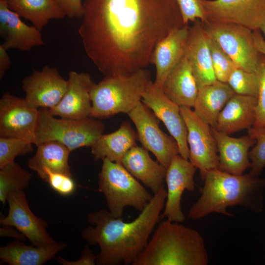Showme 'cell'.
Instances as JSON below:
<instances>
[{
  "mask_svg": "<svg viewBox=\"0 0 265 265\" xmlns=\"http://www.w3.org/2000/svg\"><path fill=\"white\" fill-rule=\"evenodd\" d=\"M167 196L164 187L154 194L147 206L131 222L117 218L106 210L89 213L88 226L81 232L89 244L98 245L96 264L132 265L143 251L160 219Z\"/></svg>",
  "mask_w": 265,
  "mask_h": 265,
  "instance_id": "7a4b0ae2",
  "label": "cell"
},
{
  "mask_svg": "<svg viewBox=\"0 0 265 265\" xmlns=\"http://www.w3.org/2000/svg\"><path fill=\"white\" fill-rule=\"evenodd\" d=\"M83 5L78 33L104 77L146 68L158 43L186 25L175 0H83Z\"/></svg>",
  "mask_w": 265,
  "mask_h": 265,
  "instance_id": "6da1fadb",
  "label": "cell"
},
{
  "mask_svg": "<svg viewBox=\"0 0 265 265\" xmlns=\"http://www.w3.org/2000/svg\"><path fill=\"white\" fill-rule=\"evenodd\" d=\"M260 31L262 34H263L265 36V23L262 26V27L260 28Z\"/></svg>",
  "mask_w": 265,
  "mask_h": 265,
  "instance_id": "7bdbcfd3",
  "label": "cell"
},
{
  "mask_svg": "<svg viewBox=\"0 0 265 265\" xmlns=\"http://www.w3.org/2000/svg\"><path fill=\"white\" fill-rule=\"evenodd\" d=\"M102 161L98 189L105 197L108 211L117 218L122 217L127 206L141 212L153 196L121 163L106 159Z\"/></svg>",
  "mask_w": 265,
  "mask_h": 265,
  "instance_id": "8992f818",
  "label": "cell"
},
{
  "mask_svg": "<svg viewBox=\"0 0 265 265\" xmlns=\"http://www.w3.org/2000/svg\"><path fill=\"white\" fill-rule=\"evenodd\" d=\"M105 124L93 117L81 119L57 118L48 108H39V118L34 144L55 141L71 151L91 147L103 134Z\"/></svg>",
  "mask_w": 265,
  "mask_h": 265,
  "instance_id": "52a82bcc",
  "label": "cell"
},
{
  "mask_svg": "<svg viewBox=\"0 0 265 265\" xmlns=\"http://www.w3.org/2000/svg\"><path fill=\"white\" fill-rule=\"evenodd\" d=\"M197 169L188 159L179 154L175 156L166 169L167 196L160 219L183 222L185 216L181 209V199L185 190L195 189L194 177Z\"/></svg>",
  "mask_w": 265,
  "mask_h": 265,
  "instance_id": "9a60e30c",
  "label": "cell"
},
{
  "mask_svg": "<svg viewBox=\"0 0 265 265\" xmlns=\"http://www.w3.org/2000/svg\"><path fill=\"white\" fill-rule=\"evenodd\" d=\"M121 163L154 194L164 187L166 168L154 160L143 147L137 145L132 147L124 156Z\"/></svg>",
  "mask_w": 265,
  "mask_h": 265,
  "instance_id": "603a6c76",
  "label": "cell"
},
{
  "mask_svg": "<svg viewBox=\"0 0 265 265\" xmlns=\"http://www.w3.org/2000/svg\"><path fill=\"white\" fill-rule=\"evenodd\" d=\"M98 254H94L88 246H85L81 253V257L77 261H70L61 256L57 258L58 262L63 265H94L96 264Z\"/></svg>",
  "mask_w": 265,
  "mask_h": 265,
  "instance_id": "f35d334b",
  "label": "cell"
},
{
  "mask_svg": "<svg viewBox=\"0 0 265 265\" xmlns=\"http://www.w3.org/2000/svg\"><path fill=\"white\" fill-rule=\"evenodd\" d=\"M203 25L207 35L218 43L238 68L255 72L259 53L254 44L253 31L235 24L207 22Z\"/></svg>",
  "mask_w": 265,
  "mask_h": 265,
  "instance_id": "ba28073f",
  "label": "cell"
},
{
  "mask_svg": "<svg viewBox=\"0 0 265 265\" xmlns=\"http://www.w3.org/2000/svg\"><path fill=\"white\" fill-rule=\"evenodd\" d=\"M200 188L199 199L190 208L188 218L201 219L213 212L232 216L226 209L240 206L254 212L264 207L265 179L250 173L234 175L218 168L208 171Z\"/></svg>",
  "mask_w": 265,
  "mask_h": 265,
  "instance_id": "3957f363",
  "label": "cell"
},
{
  "mask_svg": "<svg viewBox=\"0 0 265 265\" xmlns=\"http://www.w3.org/2000/svg\"><path fill=\"white\" fill-rule=\"evenodd\" d=\"M9 8L41 31L52 19L66 17L55 0H7Z\"/></svg>",
  "mask_w": 265,
  "mask_h": 265,
  "instance_id": "f1b7e54d",
  "label": "cell"
},
{
  "mask_svg": "<svg viewBox=\"0 0 265 265\" xmlns=\"http://www.w3.org/2000/svg\"><path fill=\"white\" fill-rule=\"evenodd\" d=\"M0 35L4 40L0 45L6 50L28 52L45 45L41 31L24 23L9 8L7 0H0Z\"/></svg>",
  "mask_w": 265,
  "mask_h": 265,
  "instance_id": "ac0fdd59",
  "label": "cell"
},
{
  "mask_svg": "<svg viewBox=\"0 0 265 265\" xmlns=\"http://www.w3.org/2000/svg\"><path fill=\"white\" fill-rule=\"evenodd\" d=\"M7 51L0 45V79H1L5 72L10 68L11 62Z\"/></svg>",
  "mask_w": 265,
  "mask_h": 265,
  "instance_id": "60d3db41",
  "label": "cell"
},
{
  "mask_svg": "<svg viewBox=\"0 0 265 265\" xmlns=\"http://www.w3.org/2000/svg\"><path fill=\"white\" fill-rule=\"evenodd\" d=\"M128 115L134 124L142 147L153 153L167 169L173 158L179 154L176 141L161 130L160 120L142 101Z\"/></svg>",
  "mask_w": 265,
  "mask_h": 265,
  "instance_id": "9c48e42d",
  "label": "cell"
},
{
  "mask_svg": "<svg viewBox=\"0 0 265 265\" xmlns=\"http://www.w3.org/2000/svg\"><path fill=\"white\" fill-rule=\"evenodd\" d=\"M180 9L184 23L199 20L202 23L207 22L203 5V0H175Z\"/></svg>",
  "mask_w": 265,
  "mask_h": 265,
  "instance_id": "8d00e7d4",
  "label": "cell"
},
{
  "mask_svg": "<svg viewBox=\"0 0 265 265\" xmlns=\"http://www.w3.org/2000/svg\"><path fill=\"white\" fill-rule=\"evenodd\" d=\"M9 210L5 217H1L2 225L11 226L22 233L36 246L53 244L56 242L47 231L48 223L35 215L30 210L24 191H16L7 198Z\"/></svg>",
  "mask_w": 265,
  "mask_h": 265,
  "instance_id": "5bb4252c",
  "label": "cell"
},
{
  "mask_svg": "<svg viewBox=\"0 0 265 265\" xmlns=\"http://www.w3.org/2000/svg\"><path fill=\"white\" fill-rule=\"evenodd\" d=\"M161 89L164 94L179 106L193 107L199 89L189 62L185 56L169 74Z\"/></svg>",
  "mask_w": 265,
  "mask_h": 265,
  "instance_id": "cb8c5ba5",
  "label": "cell"
},
{
  "mask_svg": "<svg viewBox=\"0 0 265 265\" xmlns=\"http://www.w3.org/2000/svg\"><path fill=\"white\" fill-rule=\"evenodd\" d=\"M184 56L189 62L198 89L217 80L213 69L208 36L199 20L194 22L189 28Z\"/></svg>",
  "mask_w": 265,
  "mask_h": 265,
  "instance_id": "d6986e66",
  "label": "cell"
},
{
  "mask_svg": "<svg viewBox=\"0 0 265 265\" xmlns=\"http://www.w3.org/2000/svg\"><path fill=\"white\" fill-rule=\"evenodd\" d=\"M39 109L30 106L25 98L8 92L0 99V136L22 138L34 143Z\"/></svg>",
  "mask_w": 265,
  "mask_h": 265,
  "instance_id": "7c38bea8",
  "label": "cell"
},
{
  "mask_svg": "<svg viewBox=\"0 0 265 265\" xmlns=\"http://www.w3.org/2000/svg\"><path fill=\"white\" fill-rule=\"evenodd\" d=\"M180 110L187 129L188 160L199 170L200 177L203 180L208 171L218 168L216 141L211 127L191 108L181 106Z\"/></svg>",
  "mask_w": 265,
  "mask_h": 265,
  "instance_id": "30bf717a",
  "label": "cell"
},
{
  "mask_svg": "<svg viewBox=\"0 0 265 265\" xmlns=\"http://www.w3.org/2000/svg\"><path fill=\"white\" fill-rule=\"evenodd\" d=\"M235 94L227 83L217 80L199 89L193 110L202 120L215 128L220 112Z\"/></svg>",
  "mask_w": 265,
  "mask_h": 265,
  "instance_id": "4316f807",
  "label": "cell"
},
{
  "mask_svg": "<svg viewBox=\"0 0 265 265\" xmlns=\"http://www.w3.org/2000/svg\"><path fill=\"white\" fill-rule=\"evenodd\" d=\"M208 36L214 73L217 80L227 83L231 73L237 66L233 59L212 38Z\"/></svg>",
  "mask_w": 265,
  "mask_h": 265,
  "instance_id": "1f68e13d",
  "label": "cell"
},
{
  "mask_svg": "<svg viewBox=\"0 0 265 265\" xmlns=\"http://www.w3.org/2000/svg\"><path fill=\"white\" fill-rule=\"evenodd\" d=\"M254 42L258 52L265 56V40L260 30L253 31Z\"/></svg>",
  "mask_w": 265,
  "mask_h": 265,
  "instance_id": "b9f144b4",
  "label": "cell"
},
{
  "mask_svg": "<svg viewBox=\"0 0 265 265\" xmlns=\"http://www.w3.org/2000/svg\"><path fill=\"white\" fill-rule=\"evenodd\" d=\"M189 28L185 25L172 30L155 46L151 63L156 67L153 83L157 86L162 88L169 74L184 57Z\"/></svg>",
  "mask_w": 265,
  "mask_h": 265,
  "instance_id": "ffe728a7",
  "label": "cell"
},
{
  "mask_svg": "<svg viewBox=\"0 0 265 265\" xmlns=\"http://www.w3.org/2000/svg\"><path fill=\"white\" fill-rule=\"evenodd\" d=\"M255 72L259 80V92L256 120L252 128L258 129L265 126V56L260 53Z\"/></svg>",
  "mask_w": 265,
  "mask_h": 265,
  "instance_id": "e575fe53",
  "label": "cell"
},
{
  "mask_svg": "<svg viewBox=\"0 0 265 265\" xmlns=\"http://www.w3.org/2000/svg\"><path fill=\"white\" fill-rule=\"evenodd\" d=\"M137 140L136 132L130 123L123 121L115 132L103 134L91 147V153L96 161L106 159L121 163L126 154L137 145Z\"/></svg>",
  "mask_w": 265,
  "mask_h": 265,
  "instance_id": "d4e9b609",
  "label": "cell"
},
{
  "mask_svg": "<svg viewBox=\"0 0 265 265\" xmlns=\"http://www.w3.org/2000/svg\"><path fill=\"white\" fill-rule=\"evenodd\" d=\"M257 98L235 94L220 112L215 129L230 135L252 128L256 120Z\"/></svg>",
  "mask_w": 265,
  "mask_h": 265,
  "instance_id": "7402d4cb",
  "label": "cell"
},
{
  "mask_svg": "<svg viewBox=\"0 0 265 265\" xmlns=\"http://www.w3.org/2000/svg\"><path fill=\"white\" fill-rule=\"evenodd\" d=\"M33 144L22 138L0 136V169L14 162L17 156L31 153Z\"/></svg>",
  "mask_w": 265,
  "mask_h": 265,
  "instance_id": "4dcf8cb0",
  "label": "cell"
},
{
  "mask_svg": "<svg viewBox=\"0 0 265 265\" xmlns=\"http://www.w3.org/2000/svg\"><path fill=\"white\" fill-rule=\"evenodd\" d=\"M209 257L199 232L179 222H160L132 265H206Z\"/></svg>",
  "mask_w": 265,
  "mask_h": 265,
  "instance_id": "277c9868",
  "label": "cell"
},
{
  "mask_svg": "<svg viewBox=\"0 0 265 265\" xmlns=\"http://www.w3.org/2000/svg\"><path fill=\"white\" fill-rule=\"evenodd\" d=\"M66 16L70 19L82 18L84 13L83 0H55Z\"/></svg>",
  "mask_w": 265,
  "mask_h": 265,
  "instance_id": "74e56055",
  "label": "cell"
},
{
  "mask_svg": "<svg viewBox=\"0 0 265 265\" xmlns=\"http://www.w3.org/2000/svg\"><path fill=\"white\" fill-rule=\"evenodd\" d=\"M31 178V173L15 162L0 169V201L2 205L12 192L26 189Z\"/></svg>",
  "mask_w": 265,
  "mask_h": 265,
  "instance_id": "f546056e",
  "label": "cell"
},
{
  "mask_svg": "<svg viewBox=\"0 0 265 265\" xmlns=\"http://www.w3.org/2000/svg\"><path fill=\"white\" fill-rule=\"evenodd\" d=\"M203 5L209 22L238 25L252 31L265 23V0H203Z\"/></svg>",
  "mask_w": 265,
  "mask_h": 265,
  "instance_id": "8fae6325",
  "label": "cell"
},
{
  "mask_svg": "<svg viewBox=\"0 0 265 265\" xmlns=\"http://www.w3.org/2000/svg\"><path fill=\"white\" fill-rule=\"evenodd\" d=\"M152 82L151 73L146 68L130 75L104 77L90 90L91 117L104 119L120 113L128 114L141 102Z\"/></svg>",
  "mask_w": 265,
  "mask_h": 265,
  "instance_id": "5b68a950",
  "label": "cell"
},
{
  "mask_svg": "<svg viewBox=\"0 0 265 265\" xmlns=\"http://www.w3.org/2000/svg\"><path fill=\"white\" fill-rule=\"evenodd\" d=\"M1 237H9L17 240H25L26 238L15 227L11 226L3 225L0 228Z\"/></svg>",
  "mask_w": 265,
  "mask_h": 265,
  "instance_id": "ab89813d",
  "label": "cell"
},
{
  "mask_svg": "<svg viewBox=\"0 0 265 265\" xmlns=\"http://www.w3.org/2000/svg\"><path fill=\"white\" fill-rule=\"evenodd\" d=\"M36 146V153L28 160L27 166L41 179L43 181L46 169L72 176L69 164L71 152L68 148L55 141L43 142Z\"/></svg>",
  "mask_w": 265,
  "mask_h": 265,
  "instance_id": "83f0119b",
  "label": "cell"
},
{
  "mask_svg": "<svg viewBox=\"0 0 265 265\" xmlns=\"http://www.w3.org/2000/svg\"><path fill=\"white\" fill-rule=\"evenodd\" d=\"M227 83L235 94L258 97L259 80L256 72L236 68L229 76Z\"/></svg>",
  "mask_w": 265,
  "mask_h": 265,
  "instance_id": "d6a6232c",
  "label": "cell"
},
{
  "mask_svg": "<svg viewBox=\"0 0 265 265\" xmlns=\"http://www.w3.org/2000/svg\"><path fill=\"white\" fill-rule=\"evenodd\" d=\"M216 141L218 155V168L220 170L234 175H242L251 163L249 150L256 140L249 134L238 138L233 137L211 127Z\"/></svg>",
  "mask_w": 265,
  "mask_h": 265,
  "instance_id": "44dd1931",
  "label": "cell"
},
{
  "mask_svg": "<svg viewBox=\"0 0 265 265\" xmlns=\"http://www.w3.org/2000/svg\"><path fill=\"white\" fill-rule=\"evenodd\" d=\"M66 246L64 242L36 246L15 241L0 248V259L9 265H42L53 259Z\"/></svg>",
  "mask_w": 265,
  "mask_h": 265,
  "instance_id": "484cf974",
  "label": "cell"
},
{
  "mask_svg": "<svg viewBox=\"0 0 265 265\" xmlns=\"http://www.w3.org/2000/svg\"><path fill=\"white\" fill-rule=\"evenodd\" d=\"M68 80L55 67L48 65L41 70L33 69L22 80V88L27 104L37 109L51 108L56 106L66 92Z\"/></svg>",
  "mask_w": 265,
  "mask_h": 265,
  "instance_id": "4fadbf2b",
  "label": "cell"
},
{
  "mask_svg": "<svg viewBox=\"0 0 265 265\" xmlns=\"http://www.w3.org/2000/svg\"><path fill=\"white\" fill-rule=\"evenodd\" d=\"M68 86L59 103L49 109L50 113L63 118L81 119L91 117L90 90L94 82L89 74L71 71L68 74Z\"/></svg>",
  "mask_w": 265,
  "mask_h": 265,
  "instance_id": "e0dca14e",
  "label": "cell"
},
{
  "mask_svg": "<svg viewBox=\"0 0 265 265\" xmlns=\"http://www.w3.org/2000/svg\"><path fill=\"white\" fill-rule=\"evenodd\" d=\"M248 134L255 139V145L249 152L251 163L249 173L258 176L265 167V126L258 129L250 128Z\"/></svg>",
  "mask_w": 265,
  "mask_h": 265,
  "instance_id": "836d02e7",
  "label": "cell"
},
{
  "mask_svg": "<svg viewBox=\"0 0 265 265\" xmlns=\"http://www.w3.org/2000/svg\"><path fill=\"white\" fill-rule=\"evenodd\" d=\"M43 181L47 182L54 191L63 196L71 195L76 188L72 176L53 172L49 169L44 171Z\"/></svg>",
  "mask_w": 265,
  "mask_h": 265,
  "instance_id": "d590c367",
  "label": "cell"
},
{
  "mask_svg": "<svg viewBox=\"0 0 265 265\" xmlns=\"http://www.w3.org/2000/svg\"><path fill=\"white\" fill-rule=\"evenodd\" d=\"M141 101L163 123L178 144L179 155L188 159L187 129L180 106L170 100L153 81L144 92Z\"/></svg>",
  "mask_w": 265,
  "mask_h": 265,
  "instance_id": "2e32d148",
  "label": "cell"
}]
</instances>
